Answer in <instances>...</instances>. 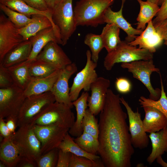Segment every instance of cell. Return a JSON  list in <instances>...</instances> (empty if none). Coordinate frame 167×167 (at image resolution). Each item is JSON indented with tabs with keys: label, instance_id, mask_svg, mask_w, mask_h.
<instances>
[{
	"label": "cell",
	"instance_id": "cell-1",
	"mask_svg": "<svg viewBox=\"0 0 167 167\" xmlns=\"http://www.w3.org/2000/svg\"><path fill=\"white\" fill-rule=\"evenodd\" d=\"M120 95L109 89L99 113L98 154L105 167H131L134 149Z\"/></svg>",
	"mask_w": 167,
	"mask_h": 167
},
{
	"label": "cell",
	"instance_id": "cell-2",
	"mask_svg": "<svg viewBox=\"0 0 167 167\" xmlns=\"http://www.w3.org/2000/svg\"><path fill=\"white\" fill-rule=\"evenodd\" d=\"M115 0H79L74 8L77 26L96 27L105 24L103 18L106 10Z\"/></svg>",
	"mask_w": 167,
	"mask_h": 167
},
{
	"label": "cell",
	"instance_id": "cell-3",
	"mask_svg": "<svg viewBox=\"0 0 167 167\" xmlns=\"http://www.w3.org/2000/svg\"><path fill=\"white\" fill-rule=\"evenodd\" d=\"M71 109L63 103L55 101L34 117L29 124L32 125H57L70 128L75 122Z\"/></svg>",
	"mask_w": 167,
	"mask_h": 167
},
{
	"label": "cell",
	"instance_id": "cell-4",
	"mask_svg": "<svg viewBox=\"0 0 167 167\" xmlns=\"http://www.w3.org/2000/svg\"><path fill=\"white\" fill-rule=\"evenodd\" d=\"M153 53L144 49L131 45L125 40L121 41L114 50L108 53L104 58V66L111 70L118 63H128L139 60L153 59Z\"/></svg>",
	"mask_w": 167,
	"mask_h": 167
},
{
	"label": "cell",
	"instance_id": "cell-5",
	"mask_svg": "<svg viewBox=\"0 0 167 167\" xmlns=\"http://www.w3.org/2000/svg\"><path fill=\"white\" fill-rule=\"evenodd\" d=\"M72 2L73 0H61L52 13V21L59 31L63 46L67 44L77 27Z\"/></svg>",
	"mask_w": 167,
	"mask_h": 167
},
{
	"label": "cell",
	"instance_id": "cell-6",
	"mask_svg": "<svg viewBox=\"0 0 167 167\" xmlns=\"http://www.w3.org/2000/svg\"><path fill=\"white\" fill-rule=\"evenodd\" d=\"M26 98L24 90L14 84L0 89V118L11 119L17 125L19 113Z\"/></svg>",
	"mask_w": 167,
	"mask_h": 167
},
{
	"label": "cell",
	"instance_id": "cell-7",
	"mask_svg": "<svg viewBox=\"0 0 167 167\" xmlns=\"http://www.w3.org/2000/svg\"><path fill=\"white\" fill-rule=\"evenodd\" d=\"M122 67L126 69L132 73L134 78L141 82L149 92V98L156 101L160 97L161 89L154 88L152 86L150 77L152 73H160L159 68L154 64L153 59L149 60H139L128 63H122Z\"/></svg>",
	"mask_w": 167,
	"mask_h": 167
},
{
	"label": "cell",
	"instance_id": "cell-8",
	"mask_svg": "<svg viewBox=\"0 0 167 167\" xmlns=\"http://www.w3.org/2000/svg\"><path fill=\"white\" fill-rule=\"evenodd\" d=\"M11 138L19 149L23 157L35 161L41 155L40 142L30 124L19 127Z\"/></svg>",
	"mask_w": 167,
	"mask_h": 167
},
{
	"label": "cell",
	"instance_id": "cell-9",
	"mask_svg": "<svg viewBox=\"0 0 167 167\" xmlns=\"http://www.w3.org/2000/svg\"><path fill=\"white\" fill-rule=\"evenodd\" d=\"M55 101L51 91L26 97L19 113L17 126L29 124L34 117Z\"/></svg>",
	"mask_w": 167,
	"mask_h": 167
},
{
	"label": "cell",
	"instance_id": "cell-10",
	"mask_svg": "<svg viewBox=\"0 0 167 167\" xmlns=\"http://www.w3.org/2000/svg\"><path fill=\"white\" fill-rule=\"evenodd\" d=\"M32 126L41 143V155L58 148L70 129L68 127L57 125Z\"/></svg>",
	"mask_w": 167,
	"mask_h": 167
},
{
	"label": "cell",
	"instance_id": "cell-11",
	"mask_svg": "<svg viewBox=\"0 0 167 167\" xmlns=\"http://www.w3.org/2000/svg\"><path fill=\"white\" fill-rule=\"evenodd\" d=\"M87 61L84 67L78 73L74 78L72 85L70 88L69 95L73 102L79 97L82 90L85 92L90 91L92 84L97 79L98 77L95 70L97 63L92 59L91 53L89 50L86 52Z\"/></svg>",
	"mask_w": 167,
	"mask_h": 167
},
{
	"label": "cell",
	"instance_id": "cell-12",
	"mask_svg": "<svg viewBox=\"0 0 167 167\" xmlns=\"http://www.w3.org/2000/svg\"><path fill=\"white\" fill-rule=\"evenodd\" d=\"M120 101L127 111L129 122V131L133 147L140 149L147 148L149 144V138L144 130L143 121L138 109L134 112L123 97H120Z\"/></svg>",
	"mask_w": 167,
	"mask_h": 167
},
{
	"label": "cell",
	"instance_id": "cell-13",
	"mask_svg": "<svg viewBox=\"0 0 167 167\" xmlns=\"http://www.w3.org/2000/svg\"><path fill=\"white\" fill-rule=\"evenodd\" d=\"M19 29L3 14L0 15V64L6 55L24 41Z\"/></svg>",
	"mask_w": 167,
	"mask_h": 167
},
{
	"label": "cell",
	"instance_id": "cell-14",
	"mask_svg": "<svg viewBox=\"0 0 167 167\" xmlns=\"http://www.w3.org/2000/svg\"><path fill=\"white\" fill-rule=\"evenodd\" d=\"M77 70L76 65L74 62L62 69L59 77L51 91L55 97L56 101L63 103L71 109L73 105L69 95L70 88L69 81Z\"/></svg>",
	"mask_w": 167,
	"mask_h": 167
},
{
	"label": "cell",
	"instance_id": "cell-15",
	"mask_svg": "<svg viewBox=\"0 0 167 167\" xmlns=\"http://www.w3.org/2000/svg\"><path fill=\"white\" fill-rule=\"evenodd\" d=\"M110 84L109 79L102 77H98L92 84L91 95L88 98V106L94 115H98L103 109Z\"/></svg>",
	"mask_w": 167,
	"mask_h": 167
},
{
	"label": "cell",
	"instance_id": "cell-16",
	"mask_svg": "<svg viewBox=\"0 0 167 167\" xmlns=\"http://www.w3.org/2000/svg\"><path fill=\"white\" fill-rule=\"evenodd\" d=\"M36 59L48 63L57 69H63L72 63L58 44L53 41L44 46Z\"/></svg>",
	"mask_w": 167,
	"mask_h": 167
},
{
	"label": "cell",
	"instance_id": "cell-17",
	"mask_svg": "<svg viewBox=\"0 0 167 167\" xmlns=\"http://www.w3.org/2000/svg\"><path fill=\"white\" fill-rule=\"evenodd\" d=\"M125 0H122L121 7L118 11H113L109 7L105 13L103 21L104 23L113 24L123 30L127 34L125 41L129 42L133 41L136 35H140L143 31L133 28L124 18L122 12Z\"/></svg>",
	"mask_w": 167,
	"mask_h": 167
},
{
	"label": "cell",
	"instance_id": "cell-18",
	"mask_svg": "<svg viewBox=\"0 0 167 167\" xmlns=\"http://www.w3.org/2000/svg\"><path fill=\"white\" fill-rule=\"evenodd\" d=\"M133 41L128 42V44L135 46L138 45L139 48L146 49L152 53L161 45L163 40L156 31L152 20L148 23L145 29Z\"/></svg>",
	"mask_w": 167,
	"mask_h": 167
},
{
	"label": "cell",
	"instance_id": "cell-19",
	"mask_svg": "<svg viewBox=\"0 0 167 167\" xmlns=\"http://www.w3.org/2000/svg\"><path fill=\"white\" fill-rule=\"evenodd\" d=\"M32 44L31 54L28 60H35L39 53L49 42L53 41L62 45L60 35L53 27L43 29L31 37L29 39Z\"/></svg>",
	"mask_w": 167,
	"mask_h": 167
},
{
	"label": "cell",
	"instance_id": "cell-20",
	"mask_svg": "<svg viewBox=\"0 0 167 167\" xmlns=\"http://www.w3.org/2000/svg\"><path fill=\"white\" fill-rule=\"evenodd\" d=\"M62 70V69H57L50 75L45 77L32 79L27 87L24 90L25 97L51 91L59 77Z\"/></svg>",
	"mask_w": 167,
	"mask_h": 167
},
{
	"label": "cell",
	"instance_id": "cell-21",
	"mask_svg": "<svg viewBox=\"0 0 167 167\" xmlns=\"http://www.w3.org/2000/svg\"><path fill=\"white\" fill-rule=\"evenodd\" d=\"M143 108L145 113L143 121L145 132L150 133L157 132L167 126V118L160 111L152 106Z\"/></svg>",
	"mask_w": 167,
	"mask_h": 167
},
{
	"label": "cell",
	"instance_id": "cell-22",
	"mask_svg": "<svg viewBox=\"0 0 167 167\" xmlns=\"http://www.w3.org/2000/svg\"><path fill=\"white\" fill-rule=\"evenodd\" d=\"M11 137L3 138L0 142V160L7 167H17L23 157Z\"/></svg>",
	"mask_w": 167,
	"mask_h": 167
},
{
	"label": "cell",
	"instance_id": "cell-23",
	"mask_svg": "<svg viewBox=\"0 0 167 167\" xmlns=\"http://www.w3.org/2000/svg\"><path fill=\"white\" fill-rule=\"evenodd\" d=\"M32 48V43L29 40L23 41L6 55L0 65L7 68L27 60Z\"/></svg>",
	"mask_w": 167,
	"mask_h": 167
},
{
	"label": "cell",
	"instance_id": "cell-24",
	"mask_svg": "<svg viewBox=\"0 0 167 167\" xmlns=\"http://www.w3.org/2000/svg\"><path fill=\"white\" fill-rule=\"evenodd\" d=\"M148 136L152 143V150L147 160L151 165L159 156L167 152V126L158 131L150 133Z\"/></svg>",
	"mask_w": 167,
	"mask_h": 167
},
{
	"label": "cell",
	"instance_id": "cell-25",
	"mask_svg": "<svg viewBox=\"0 0 167 167\" xmlns=\"http://www.w3.org/2000/svg\"><path fill=\"white\" fill-rule=\"evenodd\" d=\"M89 96L88 92H84L81 96L72 102L76 111V118L73 126L70 128L68 133L72 136L77 137L83 133L82 122L87 109L88 99Z\"/></svg>",
	"mask_w": 167,
	"mask_h": 167
},
{
	"label": "cell",
	"instance_id": "cell-26",
	"mask_svg": "<svg viewBox=\"0 0 167 167\" xmlns=\"http://www.w3.org/2000/svg\"><path fill=\"white\" fill-rule=\"evenodd\" d=\"M30 62L27 60L7 68L14 84L24 90L32 79L28 70Z\"/></svg>",
	"mask_w": 167,
	"mask_h": 167
},
{
	"label": "cell",
	"instance_id": "cell-27",
	"mask_svg": "<svg viewBox=\"0 0 167 167\" xmlns=\"http://www.w3.org/2000/svg\"><path fill=\"white\" fill-rule=\"evenodd\" d=\"M0 3L3 4L11 9L23 14L28 17L34 15L39 14L47 17L52 22L54 28L56 31L58 29L54 24L52 20V12L50 11H42L34 8L22 0H0Z\"/></svg>",
	"mask_w": 167,
	"mask_h": 167
},
{
	"label": "cell",
	"instance_id": "cell-28",
	"mask_svg": "<svg viewBox=\"0 0 167 167\" xmlns=\"http://www.w3.org/2000/svg\"><path fill=\"white\" fill-rule=\"evenodd\" d=\"M33 15L34 19L25 26L19 29V32L23 38L24 41L28 40L39 32L52 27L53 25L46 16L36 14Z\"/></svg>",
	"mask_w": 167,
	"mask_h": 167
},
{
	"label": "cell",
	"instance_id": "cell-29",
	"mask_svg": "<svg viewBox=\"0 0 167 167\" xmlns=\"http://www.w3.org/2000/svg\"><path fill=\"white\" fill-rule=\"evenodd\" d=\"M137 1L139 4L140 9L137 18L136 29L143 31L146 28V24L152 20L159 11L160 7L157 5L147 1Z\"/></svg>",
	"mask_w": 167,
	"mask_h": 167
},
{
	"label": "cell",
	"instance_id": "cell-30",
	"mask_svg": "<svg viewBox=\"0 0 167 167\" xmlns=\"http://www.w3.org/2000/svg\"><path fill=\"white\" fill-rule=\"evenodd\" d=\"M120 28L115 25L107 24L103 28L101 34L104 48L108 53L117 47L121 41L119 36Z\"/></svg>",
	"mask_w": 167,
	"mask_h": 167
},
{
	"label": "cell",
	"instance_id": "cell-31",
	"mask_svg": "<svg viewBox=\"0 0 167 167\" xmlns=\"http://www.w3.org/2000/svg\"><path fill=\"white\" fill-rule=\"evenodd\" d=\"M58 148L63 151L69 152L76 156L93 161H97L101 158L100 156L90 154L83 149L75 142L68 132L65 135Z\"/></svg>",
	"mask_w": 167,
	"mask_h": 167
},
{
	"label": "cell",
	"instance_id": "cell-32",
	"mask_svg": "<svg viewBox=\"0 0 167 167\" xmlns=\"http://www.w3.org/2000/svg\"><path fill=\"white\" fill-rule=\"evenodd\" d=\"M57 70L48 63L36 59L30 61L28 66L29 71L32 79L45 77Z\"/></svg>",
	"mask_w": 167,
	"mask_h": 167
},
{
	"label": "cell",
	"instance_id": "cell-33",
	"mask_svg": "<svg viewBox=\"0 0 167 167\" xmlns=\"http://www.w3.org/2000/svg\"><path fill=\"white\" fill-rule=\"evenodd\" d=\"M160 76L161 84V94L159 99L156 101L147 98L143 96H141L139 101L141 107L146 106H150L157 109L163 113L167 118V96L163 86L161 73Z\"/></svg>",
	"mask_w": 167,
	"mask_h": 167
},
{
	"label": "cell",
	"instance_id": "cell-34",
	"mask_svg": "<svg viewBox=\"0 0 167 167\" xmlns=\"http://www.w3.org/2000/svg\"><path fill=\"white\" fill-rule=\"evenodd\" d=\"M74 139L81 148L87 152L95 155L98 154L99 143L97 138L83 132L80 136Z\"/></svg>",
	"mask_w": 167,
	"mask_h": 167
},
{
	"label": "cell",
	"instance_id": "cell-35",
	"mask_svg": "<svg viewBox=\"0 0 167 167\" xmlns=\"http://www.w3.org/2000/svg\"><path fill=\"white\" fill-rule=\"evenodd\" d=\"M0 8L10 21L18 29L25 26L35 19L33 15L32 16L31 18H29L23 14L11 9L1 3H0Z\"/></svg>",
	"mask_w": 167,
	"mask_h": 167
},
{
	"label": "cell",
	"instance_id": "cell-36",
	"mask_svg": "<svg viewBox=\"0 0 167 167\" xmlns=\"http://www.w3.org/2000/svg\"><path fill=\"white\" fill-rule=\"evenodd\" d=\"M84 43L89 48L91 53L92 60L94 62L98 61L99 54L104 48L101 35L88 33L85 36Z\"/></svg>",
	"mask_w": 167,
	"mask_h": 167
},
{
	"label": "cell",
	"instance_id": "cell-37",
	"mask_svg": "<svg viewBox=\"0 0 167 167\" xmlns=\"http://www.w3.org/2000/svg\"><path fill=\"white\" fill-rule=\"evenodd\" d=\"M95 116L89 109H87L82 120V127L83 132L89 134L98 139V122Z\"/></svg>",
	"mask_w": 167,
	"mask_h": 167
},
{
	"label": "cell",
	"instance_id": "cell-38",
	"mask_svg": "<svg viewBox=\"0 0 167 167\" xmlns=\"http://www.w3.org/2000/svg\"><path fill=\"white\" fill-rule=\"evenodd\" d=\"M59 149L56 148L40 155L36 160L38 167H56Z\"/></svg>",
	"mask_w": 167,
	"mask_h": 167
},
{
	"label": "cell",
	"instance_id": "cell-39",
	"mask_svg": "<svg viewBox=\"0 0 167 167\" xmlns=\"http://www.w3.org/2000/svg\"><path fill=\"white\" fill-rule=\"evenodd\" d=\"M72 153L69 167H103V163Z\"/></svg>",
	"mask_w": 167,
	"mask_h": 167
},
{
	"label": "cell",
	"instance_id": "cell-40",
	"mask_svg": "<svg viewBox=\"0 0 167 167\" xmlns=\"http://www.w3.org/2000/svg\"><path fill=\"white\" fill-rule=\"evenodd\" d=\"M13 84L12 78L7 68L0 65V88H8Z\"/></svg>",
	"mask_w": 167,
	"mask_h": 167
},
{
	"label": "cell",
	"instance_id": "cell-41",
	"mask_svg": "<svg viewBox=\"0 0 167 167\" xmlns=\"http://www.w3.org/2000/svg\"><path fill=\"white\" fill-rule=\"evenodd\" d=\"M161 5L156 17L152 21L153 25L155 28L167 19V0H163Z\"/></svg>",
	"mask_w": 167,
	"mask_h": 167
},
{
	"label": "cell",
	"instance_id": "cell-42",
	"mask_svg": "<svg viewBox=\"0 0 167 167\" xmlns=\"http://www.w3.org/2000/svg\"><path fill=\"white\" fill-rule=\"evenodd\" d=\"M115 88L117 91L122 94L129 92L131 89V84L127 78L124 77L117 78L115 82Z\"/></svg>",
	"mask_w": 167,
	"mask_h": 167
},
{
	"label": "cell",
	"instance_id": "cell-43",
	"mask_svg": "<svg viewBox=\"0 0 167 167\" xmlns=\"http://www.w3.org/2000/svg\"><path fill=\"white\" fill-rule=\"evenodd\" d=\"M71 154L59 149L56 167H69Z\"/></svg>",
	"mask_w": 167,
	"mask_h": 167
},
{
	"label": "cell",
	"instance_id": "cell-44",
	"mask_svg": "<svg viewBox=\"0 0 167 167\" xmlns=\"http://www.w3.org/2000/svg\"><path fill=\"white\" fill-rule=\"evenodd\" d=\"M30 6L42 11H50L44 0H22Z\"/></svg>",
	"mask_w": 167,
	"mask_h": 167
},
{
	"label": "cell",
	"instance_id": "cell-45",
	"mask_svg": "<svg viewBox=\"0 0 167 167\" xmlns=\"http://www.w3.org/2000/svg\"><path fill=\"white\" fill-rule=\"evenodd\" d=\"M0 133L3 138H10L13 135L8 129L5 119L1 118H0Z\"/></svg>",
	"mask_w": 167,
	"mask_h": 167
},
{
	"label": "cell",
	"instance_id": "cell-46",
	"mask_svg": "<svg viewBox=\"0 0 167 167\" xmlns=\"http://www.w3.org/2000/svg\"><path fill=\"white\" fill-rule=\"evenodd\" d=\"M155 29L163 40H167V23L161 24Z\"/></svg>",
	"mask_w": 167,
	"mask_h": 167
},
{
	"label": "cell",
	"instance_id": "cell-47",
	"mask_svg": "<svg viewBox=\"0 0 167 167\" xmlns=\"http://www.w3.org/2000/svg\"><path fill=\"white\" fill-rule=\"evenodd\" d=\"M17 167H37L35 161L30 160L26 158L23 157Z\"/></svg>",
	"mask_w": 167,
	"mask_h": 167
},
{
	"label": "cell",
	"instance_id": "cell-48",
	"mask_svg": "<svg viewBox=\"0 0 167 167\" xmlns=\"http://www.w3.org/2000/svg\"><path fill=\"white\" fill-rule=\"evenodd\" d=\"M6 125L10 131L14 134L15 132V130L18 126L17 124L12 119H8L6 120Z\"/></svg>",
	"mask_w": 167,
	"mask_h": 167
},
{
	"label": "cell",
	"instance_id": "cell-49",
	"mask_svg": "<svg viewBox=\"0 0 167 167\" xmlns=\"http://www.w3.org/2000/svg\"><path fill=\"white\" fill-rule=\"evenodd\" d=\"M49 9L52 11L61 0H44Z\"/></svg>",
	"mask_w": 167,
	"mask_h": 167
},
{
	"label": "cell",
	"instance_id": "cell-50",
	"mask_svg": "<svg viewBox=\"0 0 167 167\" xmlns=\"http://www.w3.org/2000/svg\"><path fill=\"white\" fill-rule=\"evenodd\" d=\"M157 163L163 167H167V163L162 158L161 156H159L156 159Z\"/></svg>",
	"mask_w": 167,
	"mask_h": 167
},
{
	"label": "cell",
	"instance_id": "cell-51",
	"mask_svg": "<svg viewBox=\"0 0 167 167\" xmlns=\"http://www.w3.org/2000/svg\"><path fill=\"white\" fill-rule=\"evenodd\" d=\"M147 1L159 6L161 5L163 0H147Z\"/></svg>",
	"mask_w": 167,
	"mask_h": 167
},
{
	"label": "cell",
	"instance_id": "cell-52",
	"mask_svg": "<svg viewBox=\"0 0 167 167\" xmlns=\"http://www.w3.org/2000/svg\"><path fill=\"white\" fill-rule=\"evenodd\" d=\"M6 167L5 164L2 161H0V167Z\"/></svg>",
	"mask_w": 167,
	"mask_h": 167
},
{
	"label": "cell",
	"instance_id": "cell-53",
	"mask_svg": "<svg viewBox=\"0 0 167 167\" xmlns=\"http://www.w3.org/2000/svg\"><path fill=\"white\" fill-rule=\"evenodd\" d=\"M164 44L167 46V40L165 41Z\"/></svg>",
	"mask_w": 167,
	"mask_h": 167
},
{
	"label": "cell",
	"instance_id": "cell-54",
	"mask_svg": "<svg viewBox=\"0 0 167 167\" xmlns=\"http://www.w3.org/2000/svg\"><path fill=\"white\" fill-rule=\"evenodd\" d=\"M166 85L167 86V80L166 81Z\"/></svg>",
	"mask_w": 167,
	"mask_h": 167
}]
</instances>
